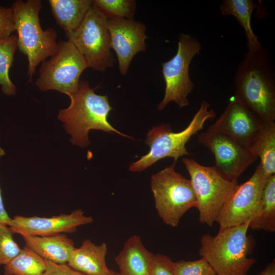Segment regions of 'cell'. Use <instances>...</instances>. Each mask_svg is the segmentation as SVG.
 <instances>
[{"mask_svg": "<svg viewBox=\"0 0 275 275\" xmlns=\"http://www.w3.org/2000/svg\"><path fill=\"white\" fill-rule=\"evenodd\" d=\"M275 70L262 45L248 48L234 78L235 95L264 122L275 121Z\"/></svg>", "mask_w": 275, "mask_h": 275, "instance_id": "1", "label": "cell"}, {"mask_svg": "<svg viewBox=\"0 0 275 275\" xmlns=\"http://www.w3.org/2000/svg\"><path fill=\"white\" fill-rule=\"evenodd\" d=\"M99 86L91 88L87 81L80 80L77 91L69 96V106L59 111L58 118L71 136V142L82 148L90 144L88 134L91 130L115 132L133 139L119 131L109 123L107 117L113 108L106 95L95 93L94 90Z\"/></svg>", "mask_w": 275, "mask_h": 275, "instance_id": "2", "label": "cell"}, {"mask_svg": "<svg viewBox=\"0 0 275 275\" xmlns=\"http://www.w3.org/2000/svg\"><path fill=\"white\" fill-rule=\"evenodd\" d=\"M250 222L219 229L214 236H201L199 255L217 275H248L256 263L255 259L248 257L254 245L248 235Z\"/></svg>", "mask_w": 275, "mask_h": 275, "instance_id": "3", "label": "cell"}, {"mask_svg": "<svg viewBox=\"0 0 275 275\" xmlns=\"http://www.w3.org/2000/svg\"><path fill=\"white\" fill-rule=\"evenodd\" d=\"M42 7L40 0H17L12 6L18 48L27 57L30 82L38 64L52 57L58 49L56 31L53 28H41L39 13Z\"/></svg>", "mask_w": 275, "mask_h": 275, "instance_id": "4", "label": "cell"}, {"mask_svg": "<svg viewBox=\"0 0 275 275\" xmlns=\"http://www.w3.org/2000/svg\"><path fill=\"white\" fill-rule=\"evenodd\" d=\"M210 107V104L203 100L188 126L180 132H173L168 124L153 127L147 133L145 141L146 144L150 147L149 152L132 163L129 170L142 172L161 159L172 157L176 163L180 157L188 155L186 143L193 135L203 129L207 121L215 117V112Z\"/></svg>", "mask_w": 275, "mask_h": 275, "instance_id": "5", "label": "cell"}, {"mask_svg": "<svg viewBox=\"0 0 275 275\" xmlns=\"http://www.w3.org/2000/svg\"><path fill=\"white\" fill-rule=\"evenodd\" d=\"M175 164L173 162L153 174L150 181L157 214L166 225L174 228L189 209L196 207L191 182L176 171Z\"/></svg>", "mask_w": 275, "mask_h": 275, "instance_id": "6", "label": "cell"}, {"mask_svg": "<svg viewBox=\"0 0 275 275\" xmlns=\"http://www.w3.org/2000/svg\"><path fill=\"white\" fill-rule=\"evenodd\" d=\"M182 162L195 193L199 222L212 227L238 182L227 180L214 166H203L193 158H183Z\"/></svg>", "mask_w": 275, "mask_h": 275, "instance_id": "7", "label": "cell"}, {"mask_svg": "<svg viewBox=\"0 0 275 275\" xmlns=\"http://www.w3.org/2000/svg\"><path fill=\"white\" fill-rule=\"evenodd\" d=\"M107 17L93 3L79 26L65 34L85 58L89 68L105 72L114 66Z\"/></svg>", "mask_w": 275, "mask_h": 275, "instance_id": "8", "label": "cell"}, {"mask_svg": "<svg viewBox=\"0 0 275 275\" xmlns=\"http://www.w3.org/2000/svg\"><path fill=\"white\" fill-rule=\"evenodd\" d=\"M87 68L85 58L74 45L61 41L57 51L42 62L36 85L41 91L56 90L69 96L77 91L80 75Z\"/></svg>", "mask_w": 275, "mask_h": 275, "instance_id": "9", "label": "cell"}, {"mask_svg": "<svg viewBox=\"0 0 275 275\" xmlns=\"http://www.w3.org/2000/svg\"><path fill=\"white\" fill-rule=\"evenodd\" d=\"M201 48V43L193 36L179 34L176 54L161 63L166 87L163 98L157 104L158 110H163L172 101L180 108L189 105L187 97L195 88L189 77V66L193 58L200 54Z\"/></svg>", "mask_w": 275, "mask_h": 275, "instance_id": "10", "label": "cell"}, {"mask_svg": "<svg viewBox=\"0 0 275 275\" xmlns=\"http://www.w3.org/2000/svg\"><path fill=\"white\" fill-rule=\"evenodd\" d=\"M198 142L213 154L215 168L229 181H237L238 177L257 158L250 148L220 132L207 129L200 134Z\"/></svg>", "mask_w": 275, "mask_h": 275, "instance_id": "11", "label": "cell"}, {"mask_svg": "<svg viewBox=\"0 0 275 275\" xmlns=\"http://www.w3.org/2000/svg\"><path fill=\"white\" fill-rule=\"evenodd\" d=\"M267 178L259 163L250 179L237 185L217 219L219 229L239 226L251 221L260 205Z\"/></svg>", "mask_w": 275, "mask_h": 275, "instance_id": "12", "label": "cell"}, {"mask_svg": "<svg viewBox=\"0 0 275 275\" xmlns=\"http://www.w3.org/2000/svg\"><path fill=\"white\" fill-rule=\"evenodd\" d=\"M263 122L234 95L230 98L223 114L207 129L225 134L250 148Z\"/></svg>", "mask_w": 275, "mask_h": 275, "instance_id": "13", "label": "cell"}, {"mask_svg": "<svg viewBox=\"0 0 275 275\" xmlns=\"http://www.w3.org/2000/svg\"><path fill=\"white\" fill-rule=\"evenodd\" d=\"M107 28L111 48L116 53L120 72L124 75L135 55L146 50V27L134 20L111 18L107 20Z\"/></svg>", "mask_w": 275, "mask_h": 275, "instance_id": "14", "label": "cell"}, {"mask_svg": "<svg viewBox=\"0 0 275 275\" xmlns=\"http://www.w3.org/2000/svg\"><path fill=\"white\" fill-rule=\"evenodd\" d=\"M92 216H86L80 209L70 214H61L49 217L17 215L11 218L8 226L13 233L31 236H49L73 233L82 225L92 223Z\"/></svg>", "mask_w": 275, "mask_h": 275, "instance_id": "15", "label": "cell"}, {"mask_svg": "<svg viewBox=\"0 0 275 275\" xmlns=\"http://www.w3.org/2000/svg\"><path fill=\"white\" fill-rule=\"evenodd\" d=\"M106 243L96 245L85 239L80 247L74 248L67 262L72 268L87 275H114L116 272L106 265Z\"/></svg>", "mask_w": 275, "mask_h": 275, "instance_id": "16", "label": "cell"}, {"mask_svg": "<svg viewBox=\"0 0 275 275\" xmlns=\"http://www.w3.org/2000/svg\"><path fill=\"white\" fill-rule=\"evenodd\" d=\"M21 236L25 246L45 260L58 264L67 263L75 248L73 240L65 233L43 236Z\"/></svg>", "mask_w": 275, "mask_h": 275, "instance_id": "17", "label": "cell"}, {"mask_svg": "<svg viewBox=\"0 0 275 275\" xmlns=\"http://www.w3.org/2000/svg\"><path fill=\"white\" fill-rule=\"evenodd\" d=\"M154 254L143 245L138 235L130 237L115 257L120 275H149Z\"/></svg>", "mask_w": 275, "mask_h": 275, "instance_id": "18", "label": "cell"}, {"mask_svg": "<svg viewBox=\"0 0 275 275\" xmlns=\"http://www.w3.org/2000/svg\"><path fill=\"white\" fill-rule=\"evenodd\" d=\"M52 15L65 34L75 30L93 4L92 0H49Z\"/></svg>", "mask_w": 275, "mask_h": 275, "instance_id": "19", "label": "cell"}, {"mask_svg": "<svg viewBox=\"0 0 275 275\" xmlns=\"http://www.w3.org/2000/svg\"><path fill=\"white\" fill-rule=\"evenodd\" d=\"M250 149L259 158V164L267 178L275 175V122H263Z\"/></svg>", "mask_w": 275, "mask_h": 275, "instance_id": "20", "label": "cell"}, {"mask_svg": "<svg viewBox=\"0 0 275 275\" xmlns=\"http://www.w3.org/2000/svg\"><path fill=\"white\" fill-rule=\"evenodd\" d=\"M249 228L275 232V175L269 177L265 182L260 205L250 221Z\"/></svg>", "mask_w": 275, "mask_h": 275, "instance_id": "21", "label": "cell"}, {"mask_svg": "<svg viewBox=\"0 0 275 275\" xmlns=\"http://www.w3.org/2000/svg\"><path fill=\"white\" fill-rule=\"evenodd\" d=\"M257 7L254 0H224L219 6L222 15L233 16L244 29L248 48L261 45L251 25V15Z\"/></svg>", "mask_w": 275, "mask_h": 275, "instance_id": "22", "label": "cell"}, {"mask_svg": "<svg viewBox=\"0 0 275 275\" xmlns=\"http://www.w3.org/2000/svg\"><path fill=\"white\" fill-rule=\"evenodd\" d=\"M47 261L24 246L9 263L4 266V275H43Z\"/></svg>", "mask_w": 275, "mask_h": 275, "instance_id": "23", "label": "cell"}, {"mask_svg": "<svg viewBox=\"0 0 275 275\" xmlns=\"http://www.w3.org/2000/svg\"><path fill=\"white\" fill-rule=\"evenodd\" d=\"M17 48L16 35L0 39V86L2 93L9 96H15L17 92L16 86L9 76Z\"/></svg>", "mask_w": 275, "mask_h": 275, "instance_id": "24", "label": "cell"}, {"mask_svg": "<svg viewBox=\"0 0 275 275\" xmlns=\"http://www.w3.org/2000/svg\"><path fill=\"white\" fill-rule=\"evenodd\" d=\"M93 4L107 18L133 20L136 2L133 0H94Z\"/></svg>", "mask_w": 275, "mask_h": 275, "instance_id": "25", "label": "cell"}, {"mask_svg": "<svg viewBox=\"0 0 275 275\" xmlns=\"http://www.w3.org/2000/svg\"><path fill=\"white\" fill-rule=\"evenodd\" d=\"M13 234L7 225L0 223V265L8 264L21 252Z\"/></svg>", "mask_w": 275, "mask_h": 275, "instance_id": "26", "label": "cell"}, {"mask_svg": "<svg viewBox=\"0 0 275 275\" xmlns=\"http://www.w3.org/2000/svg\"><path fill=\"white\" fill-rule=\"evenodd\" d=\"M174 275H217L203 257L190 261L180 260L173 263Z\"/></svg>", "mask_w": 275, "mask_h": 275, "instance_id": "27", "label": "cell"}, {"mask_svg": "<svg viewBox=\"0 0 275 275\" xmlns=\"http://www.w3.org/2000/svg\"><path fill=\"white\" fill-rule=\"evenodd\" d=\"M173 263L167 255L154 254L149 275H174Z\"/></svg>", "mask_w": 275, "mask_h": 275, "instance_id": "28", "label": "cell"}, {"mask_svg": "<svg viewBox=\"0 0 275 275\" xmlns=\"http://www.w3.org/2000/svg\"><path fill=\"white\" fill-rule=\"evenodd\" d=\"M15 31L14 14L11 7L0 6V39L8 37Z\"/></svg>", "mask_w": 275, "mask_h": 275, "instance_id": "29", "label": "cell"}, {"mask_svg": "<svg viewBox=\"0 0 275 275\" xmlns=\"http://www.w3.org/2000/svg\"><path fill=\"white\" fill-rule=\"evenodd\" d=\"M46 261L47 267L43 275H87L72 268L67 263L58 264Z\"/></svg>", "mask_w": 275, "mask_h": 275, "instance_id": "30", "label": "cell"}, {"mask_svg": "<svg viewBox=\"0 0 275 275\" xmlns=\"http://www.w3.org/2000/svg\"><path fill=\"white\" fill-rule=\"evenodd\" d=\"M5 154V152L0 145V157ZM11 219V218L9 216L5 209L0 188V223L8 225Z\"/></svg>", "mask_w": 275, "mask_h": 275, "instance_id": "31", "label": "cell"}, {"mask_svg": "<svg viewBox=\"0 0 275 275\" xmlns=\"http://www.w3.org/2000/svg\"><path fill=\"white\" fill-rule=\"evenodd\" d=\"M257 275H275L274 259L268 263L262 270L258 273Z\"/></svg>", "mask_w": 275, "mask_h": 275, "instance_id": "32", "label": "cell"}, {"mask_svg": "<svg viewBox=\"0 0 275 275\" xmlns=\"http://www.w3.org/2000/svg\"><path fill=\"white\" fill-rule=\"evenodd\" d=\"M114 275H120L119 273L115 272Z\"/></svg>", "mask_w": 275, "mask_h": 275, "instance_id": "33", "label": "cell"}]
</instances>
